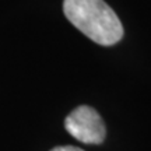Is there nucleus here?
Masks as SVG:
<instances>
[{"instance_id": "obj_3", "label": "nucleus", "mask_w": 151, "mask_h": 151, "mask_svg": "<svg viewBox=\"0 0 151 151\" xmlns=\"http://www.w3.org/2000/svg\"><path fill=\"white\" fill-rule=\"evenodd\" d=\"M50 151H84V150H81V148L74 147V146H59V147L52 148Z\"/></svg>"}, {"instance_id": "obj_1", "label": "nucleus", "mask_w": 151, "mask_h": 151, "mask_svg": "<svg viewBox=\"0 0 151 151\" xmlns=\"http://www.w3.org/2000/svg\"><path fill=\"white\" fill-rule=\"evenodd\" d=\"M63 11L77 29L98 45L111 46L123 37L119 17L104 0H65Z\"/></svg>"}, {"instance_id": "obj_2", "label": "nucleus", "mask_w": 151, "mask_h": 151, "mask_svg": "<svg viewBox=\"0 0 151 151\" xmlns=\"http://www.w3.org/2000/svg\"><path fill=\"white\" fill-rule=\"evenodd\" d=\"M65 127L69 134L84 144H101L106 136L101 115L88 105L73 109L66 116Z\"/></svg>"}]
</instances>
